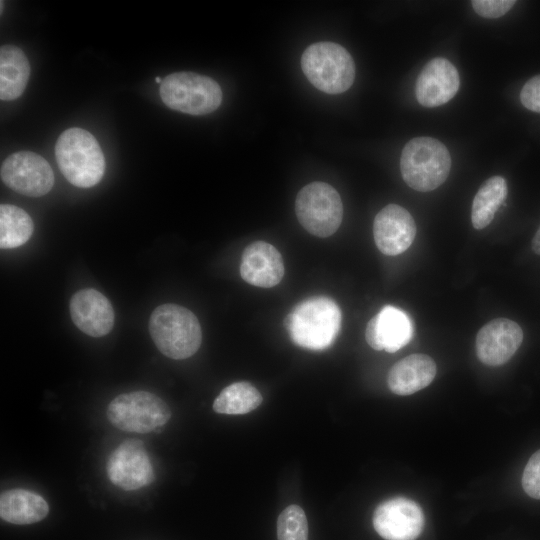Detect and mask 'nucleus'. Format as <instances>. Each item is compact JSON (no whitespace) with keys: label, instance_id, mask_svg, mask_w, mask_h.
Returning <instances> with one entry per match:
<instances>
[{"label":"nucleus","instance_id":"f257e3e1","mask_svg":"<svg viewBox=\"0 0 540 540\" xmlns=\"http://www.w3.org/2000/svg\"><path fill=\"white\" fill-rule=\"evenodd\" d=\"M342 314L327 296L299 302L286 316L284 326L292 342L304 349L321 351L332 345L341 328Z\"/></svg>","mask_w":540,"mask_h":540},{"label":"nucleus","instance_id":"f03ea898","mask_svg":"<svg viewBox=\"0 0 540 540\" xmlns=\"http://www.w3.org/2000/svg\"><path fill=\"white\" fill-rule=\"evenodd\" d=\"M55 157L64 177L74 186L89 188L100 182L105 158L96 138L82 128L65 130L55 145Z\"/></svg>","mask_w":540,"mask_h":540},{"label":"nucleus","instance_id":"7ed1b4c3","mask_svg":"<svg viewBox=\"0 0 540 540\" xmlns=\"http://www.w3.org/2000/svg\"><path fill=\"white\" fill-rule=\"evenodd\" d=\"M149 332L159 351L175 360L191 357L202 342L197 317L177 304L167 303L154 309L149 320Z\"/></svg>","mask_w":540,"mask_h":540},{"label":"nucleus","instance_id":"20e7f679","mask_svg":"<svg viewBox=\"0 0 540 540\" xmlns=\"http://www.w3.org/2000/svg\"><path fill=\"white\" fill-rule=\"evenodd\" d=\"M451 156L447 147L431 137H416L404 146L400 170L405 183L412 189L428 192L447 179Z\"/></svg>","mask_w":540,"mask_h":540},{"label":"nucleus","instance_id":"39448f33","mask_svg":"<svg viewBox=\"0 0 540 540\" xmlns=\"http://www.w3.org/2000/svg\"><path fill=\"white\" fill-rule=\"evenodd\" d=\"M301 67L311 84L328 94L345 92L355 79L352 56L344 47L333 42L308 46L302 54Z\"/></svg>","mask_w":540,"mask_h":540},{"label":"nucleus","instance_id":"423d86ee","mask_svg":"<svg viewBox=\"0 0 540 540\" xmlns=\"http://www.w3.org/2000/svg\"><path fill=\"white\" fill-rule=\"evenodd\" d=\"M160 96L169 108L190 115L215 111L222 102V90L212 78L193 72H176L160 84Z\"/></svg>","mask_w":540,"mask_h":540},{"label":"nucleus","instance_id":"0eeeda50","mask_svg":"<svg viewBox=\"0 0 540 540\" xmlns=\"http://www.w3.org/2000/svg\"><path fill=\"white\" fill-rule=\"evenodd\" d=\"M110 423L126 432L149 433L163 427L171 417L168 405L148 391L116 396L107 407Z\"/></svg>","mask_w":540,"mask_h":540},{"label":"nucleus","instance_id":"6e6552de","mask_svg":"<svg viewBox=\"0 0 540 540\" xmlns=\"http://www.w3.org/2000/svg\"><path fill=\"white\" fill-rule=\"evenodd\" d=\"M295 212L298 221L309 233L317 237H328L341 225L343 205L335 188L316 181L298 192Z\"/></svg>","mask_w":540,"mask_h":540},{"label":"nucleus","instance_id":"1a4fd4ad","mask_svg":"<svg viewBox=\"0 0 540 540\" xmlns=\"http://www.w3.org/2000/svg\"><path fill=\"white\" fill-rule=\"evenodd\" d=\"M1 179L10 189L29 197L47 194L54 184L50 164L31 151H19L8 156L1 165Z\"/></svg>","mask_w":540,"mask_h":540},{"label":"nucleus","instance_id":"9d476101","mask_svg":"<svg viewBox=\"0 0 540 540\" xmlns=\"http://www.w3.org/2000/svg\"><path fill=\"white\" fill-rule=\"evenodd\" d=\"M111 483L125 491H134L154 480V469L144 444L135 439L123 441L106 463Z\"/></svg>","mask_w":540,"mask_h":540},{"label":"nucleus","instance_id":"9b49d317","mask_svg":"<svg viewBox=\"0 0 540 540\" xmlns=\"http://www.w3.org/2000/svg\"><path fill=\"white\" fill-rule=\"evenodd\" d=\"M373 526L385 540H415L423 531L424 514L413 500L395 497L377 506Z\"/></svg>","mask_w":540,"mask_h":540},{"label":"nucleus","instance_id":"f8f14e48","mask_svg":"<svg viewBox=\"0 0 540 540\" xmlns=\"http://www.w3.org/2000/svg\"><path fill=\"white\" fill-rule=\"evenodd\" d=\"M522 340L523 331L519 324L507 318L493 319L476 336L477 357L489 366L502 365L515 354Z\"/></svg>","mask_w":540,"mask_h":540},{"label":"nucleus","instance_id":"ddd939ff","mask_svg":"<svg viewBox=\"0 0 540 540\" xmlns=\"http://www.w3.org/2000/svg\"><path fill=\"white\" fill-rule=\"evenodd\" d=\"M373 235L381 253L395 256L406 251L416 235V224L402 206L389 204L375 216Z\"/></svg>","mask_w":540,"mask_h":540},{"label":"nucleus","instance_id":"4468645a","mask_svg":"<svg viewBox=\"0 0 540 540\" xmlns=\"http://www.w3.org/2000/svg\"><path fill=\"white\" fill-rule=\"evenodd\" d=\"M460 86L455 66L445 58L430 60L418 75L415 95L424 107H437L450 101Z\"/></svg>","mask_w":540,"mask_h":540},{"label":"nucleus","instance_id":"2eb2a0df","mask_svg":"<svg viewBox=\"0 0 540 540\" xmlns=\"http://www.w3.org/2000/svg\"><path fill=\"white\" fill-rule=\"evenodd\" d=\"M69 310L74 324L89 336L102 337L113 328V307L110 301L95 289L77 291L70 300Z\"/></svg>","mask_w":540,"mask_h":540},{"label":"nucleus","instance_id":"dca6fc26","mask_svg":"<svg viewBox=\"0 0 540 540\" xmlns=\"http://www.w3.org/2000/svg\"><path fill=\"white\" fill-rule=\"evenodd\" d=\"M413 325L408 315L391 305L383 307L366 326L365 338L375 350L394 353L409 343Z\"/></svg>","mask_w":540,"mask_h":540},{"label":"nucleus","instance_id":"f3484780","mask_svg":"<svg viewBox=\"0 0 540 540\" xmlns=\"http://www.w3.org/2000/svg\"><path fill=\"white\" fill-rule=\"evenodd\" d=\"M284 271L281 254L267 242H253L243 251L240 274L244 281L253 286L273 287L280 283Z\"/></svg>","mask_w":540,"mask_h":540},{"label":"nucleus","instance_id":"a211bd4d","mask_svg":"<svg viewBox=\"0 0 540 540\" xmlns=\"http://www.w3.org/2000/svg\"><path fill=\"white\" fill-rule=\"evenodd\" d=\"M436 371V363L430 356L412 354L392 366L387 377L388 387L394 394L411 395L427 387Z\"/></svg>","mask_w":540,"mask_h":540},{"label":"nucleus","instance_id":"6ab92c4d","mask_svg":"<svg viewBox=\"0 0 540 540\" xmlns=\"http://www.w3.org/2000/svg\"><path fill=\"white\" fill-rule=\"evenodd\" d=\"M48 512L46 500L31 490L10 489L0 496V516L6 522L17 525L32 524L44 519Z\"/></svg>","mask_w":540,"mask_h":540},{"label":"nucleus","instance_id":"aec40b11","mask_svg":"<svg viewBox=\"0 0 540 540\" xmlns=\"http://www.w3.org/2000/svg\"><path fill=\"white\" fill-rule=\"evenodd\" d=\"M30 75L25 53L17 46L3 45L0 49V98L15 100L24 92Z\"/></svg>","mask_w":540,"mask_h":540},{"label":"nucleus","instance_id":"412c9836","mask_svg":"<svg viewBox=\"0 0 540 540\" xmlns=\"http://www.w3.org/2000/svg\"><path fill=\"white\" fill-rule=\"evenodd\" d=\"M507 192L506 180L501 176L490 177L480 186L471 210V221L475 229H483L491 223Z\"/></svg>","mask_w":540,"mask_h":540},{"label":"nucleus","instance_id":"4be33fe9","mask_svg":"<svg viewBox=\"0 0 540 540\" xmlns=\"http://www.w3.org/2000/svg\"><path fill=\"white\" fill-rule=\"evenodd\" d=\"M262 395L251 383L240 381L225 387L213 402V410L219 414L241 415L256 409Z\"/></svg>","mask_w":540,"mask_h":540},{"label":"nucleus","instance_id":"5701e85b","mask_svg":"<svg viewBox=\"0 0 540 540\" xmlns=\"http://www.w3.org/2000/svg\"><path fill=\"white\" fill-rule=\"evenodd\" d=\"M34 224L22 208L10 204L0 206V247L11 249L25 244L31 237Z\"/></svg>","mask_w":540,"mask_h":540},{"label":"nucleus","instance_id":"b1692460","mask_svg":"<svg viewBox=\"0 0 540 540\" xmlns=\"http://www.w3.org/2000/svg\"><path fill=\"white\" fill-rule=\"evenodd\" d=\"M277 540H308V522L298 505L285 508L277 519Z\"/></svg>","mask_w":540,"mask_h":540},{"label":"nucleus","instance_id":"393cba45","mask_svg":"<svg viewBox=\"0 0 540 540\" xmlns=\"http://www.w3.org/2000/svg\"><path fill=\"white\" fill-rule=\"evenodd\" d=\"M522 487L528 496L540 499V449L530 457L524 468Z\"/></svg>","mask_w":540,"mask_h":540},{"label":"nucleus","instance_id":"a878e982","mask_svg":"<svg viewBox=\"0 0 540 540\" xmlns=\"http://www.w3.org/2000/svg\"><path fill=\"white\" fill-rule=\"evenodd\" d=\"M513 0H473L474 11L485 18H498L505 15L515 4Z\"/></svg>","mask_w":540,"mask_h":540},{"label":"nucleus","instance_id":"bb28decb","mask_svg":"<svg viewBox=\"0 0 540 540\" xmlns=\"http://www.w3.org/2000/svg\"><path fill=\"white\" fill-rule=\"evenodd\" d=\"M520 101L528 110L540 113V74L524 84L520 92Z\"/></svg>","mask_w":540,"mask_h":540},{"label":"nucleus","instance_id":"cd10ccee","mask_svg":"<svg viewBox=\"0 0 540 540\" xmlns=\"http://www.w3.org/2000/svg\"><path fill=\"white\" fill-rule=\"evenodd\" d=\"M531 247L536 254L540 255V227L532 239Z\"/></svg>","mask_w":540,"mask_h":540},{"label":"nucleus","instance_id":"c85d7f7f","mask_svg":"<svg viewBox=\"0 0 540 540\" xmlns=\"http://www.w3.org/2000/svg\"><path fill=\"white\" fill-rule=\"evenodd\" d=\"M155 81H156L157 83H160V84H161L163 80H162L160 77H156V78H155Z\"/></svg>","mask_w":540,"mask_h":540}]
</instances>
